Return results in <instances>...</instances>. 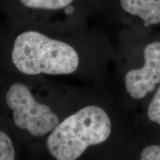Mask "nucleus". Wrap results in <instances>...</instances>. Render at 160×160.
<instances>
[{
	"mask_svg": "<svg viewBox=\"0 0 160 160\" xmlns=\"http://www.w3.org/2000/svg\"><path fill=\"white\" fill-rule=\"evenodd\" d=\"M90 99L82 87L42 76L0 73V113L21 157L39 159L50 134Z\"/></svg>",
	"mask_w": 160,
	"mask_h": 160,
	"instance_id": "f257e3e1",
	"label": "nucleus"
},
{
	"mask_svg": "<svg viewBox=\"0 0 160 160\" xmlns=\"http://www.w3.org/2000/svg\"><path fill=\"white\" fill-rule=\"evenodd\" d=\"M148 117L151 121L160 125V87L150 103L148 109Z\"/></svg>",
	"mask_w": 160,
	"mask_h": 160,
	"instance_id": "0eeeda50",
	"label": "nucleus"
},
{
	"mask_svg": "<svg viewBox=\"0 0 160 160\" xmlns=\"http://www.w3.org/2000/svg\"><path fill=\"white\" fill-rule=\"evenodd\" d=\"M145 64L139 69H130L124 76L126 91L134 99H141L160 82V42L150 43L144 50Z\"/></svg>",
	"mask_w": 160,
	"mask_h": 160,
	"instance_id": "20e7f679",
	"label": "nucleus"
},
{
	"mask_svg": "<svg viewBox=\"0 0 160 160\" xmlns=\"http://www.w3.org/2000/svg\"><path fill=\"white\" fill-rule=\"evenodd\" d=\"M113 122L107 110L91 99L68 116L46 140L39 159L78 160L110 139Z\"/></svg>",
	"mask_w": 160,
	"mask_h": 160,
	"instance_id": "7ed1b4c3",
	"label": "nucleus"
},
{
	"mask_svg": "<svg viewBox=\"0 0 160 160\" xmlns=\"http://www.w3.org/2000/svg\"><path fill=\"white\" fill-rule=\"evenodd\" d=\"M91 45L82 30L21 28L0 43V66L3 73L82 81L91 75Z\"/></svg>",
	"mask_w": 160,
	"mask_h": 160,
	"instance_id": "f03ea898",
	"label": "nucleus"
},
{
	"mask_svg": "<svg viewBox=\"0 0 160 160\" xmlns=\"http://www.w3.org/2000/svg\"><path fill=\"white\" fill-rule=\"evenodd\" d=\"M120 5L126 13L143 19L145 27L160 22V0H120Z\"/></svg>",
	"mask_w": 160,
	"mask_h": 160,
	"instance_id": "423d86ee",
	"label": "nucleus"
},
{
	"mask_svg": "<svg viewBox=\"0 0 160 160\" xmlns=\"http://www.w3.org/2000/svg\"><path fill=\"white\" fill-rule=\"evenodd\" d=\"M17 2L25 11L37 14L52 15L63 12L67 16L76 15L77 0H17Z\"/></svg>",
	"mask_w": 160,
	"mask_h": 160,
	"instance_id": "39448f33",
	"label": "nucleus"
},
{
	"mask_svg": "<svg viewBox=\"0 0 160 160\" xmlns=\"http://www.w3.org/2000/svg\"><path fill=\"white\" fill-rule=\"evenodd\" d=\"M142 160H160V145H151L145 148L140 154Z\"/></svg>",
	"mask_w": 160,
	"mask_h": 160,
	"instance_id": "6e6552de",
	"label": "nucleus"
}]
</instances>
